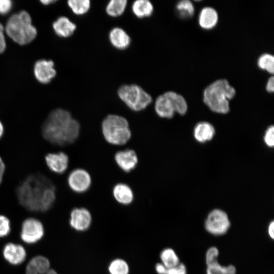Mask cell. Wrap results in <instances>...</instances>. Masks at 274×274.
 Here are the masks:
<instances>
[{"label":"cell","instance_id":"cell-31","mask_svg":"<svg viewBox=\"0 0 274 274\" xmlns=\"http://www.w3.org/2000/svg\"><path fill=\"white\" fill-rule=\"evenodd\" d=\"M11 231L9 219L4 215H0V237L7 236Z\"/></svg>","mask_w":274,"mask_h":274},{"label":"cell","instance_id":"cell-1","mask_svg":"<svg viewBox=\"0 0 274 274\" xmlns=\"http://www.w3.org/2000/svg\"><path fill=\"white\" fill-rule=\"evenodd\" d=\"M19 203L33 212H45L53 205L56 199L55 187L51 180L40 174L28 175L16 188Z\"/></svg>","mask_w":274,"mask_h":274},{"label":"cell","instance_id":"cell-20","mask_svg":"<svg viewBox=\"0 0 274 274\" xmlns=\"http://www.w3.org/2000/svg\"><path fill=\"white\" fill-rule=\"evenodd\" d=\"M218 21V15L216 10L212 7H204L199 13L198 23L204 29L213 28Z\"/></svg>","mask_w":274,"mask_h":274},{"label":"cell","instance_id":"cell-41","mask_svg":"<svg viewBox=\"0 0 274 274\" xmlns=\"http://www.w3.org/2000/svg\"><path fill=\"white\" fill-rule=\"evenodd\" d=\"M55 1H53V0H42V1H41V2L44 4V5H48L50 3H54L55 2Z\"/></svg>","mask_w":274,"mask_h":274},{"label":"cell","instance_id":"cell-10","mask_svg":"<svg viewBox=\"0 0 274 274\" xmlns=\"http://www.w3.org/2000/svg\"><path fill=\"white\" fill-rule=\"evenodd\" d=\"M92 221L90 212L85 208H76L71 212L69 224L76 231L83 232L87 230L91 225Z\"/></svg>","mask_w":274,"mask_h":274},{"label":"cell","instance_id":"cell-2","mask_svg":"<svg viewBox=\"0 0 274 274\" xmlns=\"http://www.w3.org/2000/svg\"><path fill=\"white\" fill-rule=\"evenodd\" d=\"M41 131L43 138L47 142L57 146H64L78 139L80 125L68 111L59 108L48 115Z\"/></svg>","mask_w":274,"mask_h":274},{"label":"cell","instance_id":"cell-34","mask_svg":"<svg viewBox=\"0 0 274 274\" xmlns=\"http://www.w3.org/2000/svg\"><path fill=\"white\" fill-rule=\"evenodd\" d=\"M12 3L10 0H0V14H6L11 9Z\"/></svg>","mask_w":274,"mask_h":274},{"label":"cell","instance_id":"cell-36","mask_svg":"<svg viewBox=\"0 0 274 274\" xmlns=\"http://www.w3.org/2000/svg\"><path fill=\"white\" fill-rule=\"evenodd\" d=\"M266 90L269 93H272L274 90V78L273 76L269 78L266 85Z\"/></svg>","mask_w":274,"mask_h":274},{"label":"cell","instance_id":"cell-40","mask_svg":"<svg viewBox=\"0 0 274 274\" xmlns=\"http://www.w3.org/2000/svg\"><path fill=\"white\" fill-rule=\"evenodd\" d=\"M4 126L3 123L0 120V139L2 138L4 134Z\"/></svg>","mask_w":274,"mask_h":274},{"label":"cell","instance_id":"cell-24","mask_svg":"<svg viewBox=\"0 0 274 274\" xmlns=\"http://www.w3.org/2000/svg\"><path fill=\"white\" fill-rule=\"evenodd\" d=\"M171 101L175 113L180 115H184L187 111V104L183 96L173 91H168L164 93Z\"/></svg>","mask_w":274,"mask_h":274},{"label":"cell","instance_id":"cell-26","mask_svg":"<svg viewBox=\"0 0 274 274\" xmlns=\"http://www.w3.org/2000/svg\"><path fill=\"white\" fill-rule=\"evenodd\" d=\"M160 258L161 263L167 268H171L178 265L179 258L175 251L172 248L164 249L160 253Z\"/></svg>","mask_w":274,"mask_h":274},{"label":"cell","instance_id":"cell-35","mask_svg":"<svg viewBox=\"0 0 274 274\" xmlns=\"http://www.w3.org/2000/svg\"><path fill=\"white\" fill-rule=\"evenodd\" d=\"M6 47V43L4 35V28L0 23V53H3Z\"/></svg>","mask_w":274,"mask_h":274},{"label":"cell","instance_id":"cell-32","mask_svg":"<svg viewBox=\"0 0 274 274\" xmlns=\"http://www.w3.org/2000/svg\"><path fill=\"white\" fill-rule=\"evenodd\" d=\"M264 141L265 144L269 147L274 145V127L273 125L269 126L265 131L264 136Z\"/></svg>","mask_w":274,"mask_h":274},{"label":"cell","instance_id":"cell-30","mask_svg":"<svg viewBox=\"0 0 274 274\" xmlns=\"http://www.w3.org/2000/svg\"><path fill=\"white\" fill-rule=\"evenodd\" d=\"M258 67L268 73L273 74L274 72V57L269 53L262 54L258 59Z\"/></svg>","mask_w":274,"mask_h":274},{"label":"cell","instance_id":"cell-13","mask_svg":"<svg viewBox=\"0 0 274 274\" xmlns=\"http://www.w3.org/2000/svg\"><path fill=\"white\" fill-rule=\"evenodd\" d=\"M33 71L36 78L43 84L50 82L56 74L54 63L51 60H38L35 64Z\"/></svg>","mask_w":274,"mask_h":274},{"label":"cell","instance_id":"cell-14","mask_svg":"<svg viewBox=\"0 0 274 274\" xmlns=\"http://www.w3.org/2000/svg\"><path fill=\"white\" fill-rule=\"evenodd\" d=\"M3 255L5 259L10 264L18 265L22 263L26 258V251L20 244L8 243L4 247Z\"/></svg>","mask_w":274,"mask_h":274},{"label":"cell","instance_id":"cell-33","mask_svg":"<svg viewBox=\"0 0 274 274\" xmlns=\"http://www.w3.org/2000/svg\"><path fill=\"white\" fill-rule=\"evenodd\" d=\"M166 274H187V269L185 265L180 263L176 266L167 269Z\"/></svg>","mask_w":274,"mask_h":274},{"label":"cell","instance_id":"cell-23","mask_svg":"<svg viewBox=\"0 0 274 274\" xmlns=\"http://www.w3.org/2000/svg\"><path fill=\"white\" fill-rule=\"evenodd\" d=\"M131 10L135 16L144 18L152 15L154 7L149 0H136L132 4Z\"/></svg>","mask_w":274,"mask_h":274},{"label":"cell","instance_id":"cell-18","mask_svg":"<svg viewBox=\"0 0 274 274\" xmlns=\"http://www.w3.org/2000/svg\"><path fill=\"white\" fill-rule=\"evenodd\" d=\"M154 110L157 115L163 118H172L175 113L171 101L164 93L156 99Z\"/></svg>","mask_w":274,"mask_h":274},{"label":"cell","instance_id":"cell-8","mask_svg":"<svg viewBox=\"0 0 274 274\" xmlns=\"http://www.w3.org/2000/svg\"><path fill=\"white\" fill-rule=\"evenodd\" d=\"M44 232L42 223L37 218L29 217L25 219L22 222L20 237L24 243L32 244L42 239Z\"/></svg>","mask_w":274,"mask_h":274},{"label":"cell","instance_id":"cell-5","mask_svg":"<svg viewBox=\"0 0 274 274\" xmlns=\"http://www.w3.org/2000/svg\"><path fill=\"white\" fill-rule=\"evenodd\" d=\"M101 131L106 141L116 146L126 144L131 136L127 119L116 114L108 115L104 119L101 123Z\"/></svg>","mask_w":274,"mask_h":274},{"label":"cell","instance_id":"cell-17","mask_svg":"<svg viewBox=\"0 0 274 274\" xmlns=\"http://www.w3.org/2000/svg\"><path fill=\"white\" fill-rule=\"evenodd\" d=\"M108 38L112 46L120 50L127 49L131 43V38L129 35L124 29L119 27L112 28L109 31Z\"/></svg>","mask_w":274,"mask_h":274},{"label":"cell","instance_id":"cell-12","mask_svg":"<svg viewBox=\"0 0 274 274\" xmlns=\"http://www.w3.org/2000/svg\"><path fill=\"white\" fill-rule=\"evenodd\" d=\"M44 159L48 168L57 174L64 173L68 166V157L63 152L48 153L45 155Z\"/></svg>","mask_w":274,"mask_h":274},{"label":"cell","instance_id":"cell-37","mask_svg":"<svg viewBox=\"0 0 274 274\" xmlns=\"http://www.w3.org/2000/svg\"><path fill=\"white\" fill-rule=\"evenodd\" d=\"M156 272L158 274H166L167 268L161 263H158L155 267Z\"/></svg>","mask_w":274,"mask_h":274},{"label":"cell","instance_id":"cell-21","mask_svg":"<svg viewBox=\"0 0 274 274\" xmlns=\"http://www.w3.org/2000/svg\"><path fill=\"white\" fill-rule=\"evenodd\" d=\"M113 195L115 200L123 205L130 204L134 198L131 188L124 183L117 184L113 189Z\"/></svg>","mask_w":274,"mask_h":274},{"label":"cell","instance_id":"cell-6","mask_svg":"<svg viewBox=\"0 0 274 274\" xmlns=\"http://www.w3.org/2000/svg\"><path fill=\"white\" fill-rule=\"evenodd\" d=\"M117 94L128 108L135 112L145 110L152 101L151 95L135 84L121 86L118 89Z\"/></svg>","mask_w":274,"mask_h":274},{"label":"cell","instance_id":"cell-19","mask_svg":"<svg viewBox=\"0 0 274 274\" xmlns=\"http://www.w3.org/2000/svg\"><path fill=\"white\" fill-rule=\"evenodd\" d=\"M53 28L56 34L62 38L71 37L76 29V25L67 17H59L53 23Z\"/></svg>","mask_w":274,"mask_h":274},{"label":"cell","instance_id":"cell-11","mask_svg":"<svg viewBox=\"0 0 274 274\" xmlns=\"http://www.w3.org/2000/svg\"><path fill=\"white\" fill-rule=\"evenodd\" d=\"M219 252L215 249H210L206 254L207 266V274H235L236 268L233 265L223 266L218 261Z\"/></svg>","mask_w":274,"mask_h":274},{"label":"cell","instance_id":"cell-39","mask_svg":"<svg viewBox=\"0 0 274 274\" xmlns=\"http://www.w3.org/2000/svg\"><path fill=\"white\" fill-rule=\"evenodd\" d=\"M268 233L269 236L273 239L274 238V221H271L268 227Z\"/></svg>","mask_w":274,"mask_h":274},{"label":"cell","instance_id":"cell-16","mask_svg":"<svg viewBox=\"0 0 274 274\" xmlns=\"http://www.w3.org/2000/svg\"><path fill=\"white\" fill-rule=\"evenodd\" d=\"M117 165L123 171L128 173L133 170L138 163L136 153L132 149H125L117 152L114 156Z\"/></svg>","mask_w":274,"mask_h":274},{"label":"cell","instance_id":"cell-4","mask_svg":"<svg viewBox=\"0 0 274 274\" xmlns=\"http://www.w3.org/2000/svg\"><path fill=\"white\" fill-rule=\"evenodd\" d=\"M6 31L12 40L21 45L31 42L37 35L30 15L24 11L10 17L6 24Z\"/></svg>","mask_w":274,"mask_h":274},{"label":"cell","instance_id":"cell-38","mask_svg":"<svg viewBox=\"0 0 274 274\" xmlns=\"http://www.w3.org/2000/svg\"><path fill=\"white\" fill-rule=\"evenodd\" d=\"M6 170V165L2 158L0 156V185L3 182L4 174Z\"/></svg>","mask_w":274,"mask_h":274},{"label":"cell","instance_id":"cell-28","mask_svg":"<svg viewBox=\"0 0 274 274\" xmlns=\"http://www.w3.org/2000/svg\"><path fill=\"white\" fill-rule=\"evenodd\" d=\"M178 15L182 19L191 17L194 13V7L192 2L189 0L178 2L176 7Z\"/></svg>","mask_w":274,"mask_h":274},{"label":"cell","instance_id":"cell-22","mask_svg":"<svg viewBox=\"0 0 274 274\" xmlns=\"http://www.w3.org/2000/svg\"><path fill=\"white\" fill-rule=\"evenodd\" d=\"M215 133L214 126L208 122H199L194 128V137L199 143L210 141L213 138Z\"/></svg>","mask_w":274,"mask_h":274},{"label":"cell","instance_id":"cell-9","mask_svg":"<svg viewBox=\"0 0 274 274\" xmlns=\"http://www.w3.org/2000/svg\"><path fill=\"white\" fill-rule=\"evenodd\" d=\"M67 184L70 189L78 193L87 191L91 185V178L87 171L83 168L73 170L67 177Z\"/></svg>","mask_w":274,"mask_h":274},{"label":"cell","instance_id":"cell-27","mask_svg":"<svg viewBox=\"0 0 274 274\" xmlns=\"http://www.w3.org/2000/svg\"><path fill=\"white\" fill-rule=\"evenodd\" d=\"M67 5L75 14L81 16L89 11L91 2L89 0H70L67 1Z\"/></svg>","mask_w":274,"mask_h":274},{"label":"cell","instance_id":"cell-7","mask_svg":"<svg viewBox=\"0 0 274 274\" xmlns=\"http://www.w3.org/2000/svg\"><path fill=\"white\" fill-rule=\"evenodd\" d=\"M230 222L227 214L220 209H214L208 214L204 223L206 230L212 235H222L229 229Z\"/></svg>","mask_w":274,"mask_h":274},{"label":"cell","instance_id":"cell-3","mask_svg":"<svg viewBox=\"0 0 274 274\" xmlns=\"http://www.w3.org/2000/svg\"><path fill=\"white\" fill-rule=\"evenodd\" d=\"M235 90L224 79L217 80L204 90V104L214 112L226 114L229 111V100L234 97Z\"/></svg>","mask_w":274,"mask_h":274},{"label":"cell","instance_id":"cell-25","mask_svg":"<svg viewBox=\"0 0 274 274\" xmlns=\"http://www.w3.org/2000/svg\"><path fill=\"white\" fill-rule=\"evenodd\" d=\"M127 5L126 0H111L106 6V12L110 17H119L123 14Z\"/></svg>","mask_w":274,"mask_h":274},{"label":"cell","instance_id":"cell-15","mask_svg":"<svg viewBox=\"0 0 274 274\" xmlns=\"http://www.w3.org/2000/svg\"><path fill=\"white\" fill-rule=\"evenodd\" d=\"M25 274H58L53 269L51 268L49 259L42 255L32 257L28 262Z\"/></svg>","mask_w":274,"mask_h":274},{"label":"cell","instance_id":"cell-29","mask_svg":"<svg viewBox=\"0 0 274 274\" xmlns=\"http://www.w3.org/2000/svg\"><path fill=\"white\" fill-rule=\"evenodd\" d=\"M108 271L110 274H129V266L125 260L116 258L109 263Z\"/></svg>","mask_w":274,"mask_h":274}]
</instances>
